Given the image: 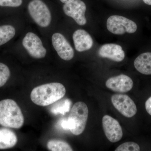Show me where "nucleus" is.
Instances as JSON below:
<instances>
[{"label":"nucleus","instance_id":"f257e3e1","mask_svg":"<svg viewBox=\"0 0 151 151\" xmlns=\"http://www.w3.org/2000/svg\"><path fill=\"white\" fill-rule=\"evenodd\" d=\"M65 93L66 89L62 84L53 82L34 88L31 93L30 98L36 105L47 106L62 99Z\"/></svg>","mask_w":151,"mask_h":151},{"label":"nucleus","instance_id":"f03ea898","mask_svg":"<svg viewBox=\"0 0 151 151\" xmlns=\"http://www.w3.org/2000/svg\"><path fill=\"white\" fill-rule=\"evenodd\" d=\"M24 123L23 115L15 101L11 99L0 101V125L18 129L22 127Z\"/></svg>","mask_w":151,"mask_h":151},{"label":"nucleus","instance_id":"7ed1b4c3","mask_svg":"<svg viewBox=\"0 0 151 151\" xmlns=\"http://www.w3.org/2000/svg\"><path fill=\"white\" fill-rule=\"evenodd\" d=\"M88 107L85 103L78 102L73 105L67 119L68 130L75 135L81 134L86 127L88 119Z\"/></svg>","mask_w":151,"mask_h":151},{"label":"nucleus","instance_id":"20e7f679","mask_svg":"<svg viewBox=\"0 0 151 151\" xmlns=\"http://www.w3.org/2000/svg\"><path fill=\"white\" fill-rule=\"evenodd\" d=\"M30 16L36 23L42 27L49 26L51 22V14L47 6L41 0H32L28 6Z\"/></svg>","mask_w":151,"mask_h":151},{"label":"nucleus","instance_id":"39448f33","mask_svg":"<svg viewBox=\"0 0 151 151\" xmlns=\"http://www.w3.org/2000/svg\"><path fill=\"white\" fill-rule=\"evenodd\" d=\"M107 27L113 34L122 35L125 33H134L137 29L133 21L125 17L118 15L110 17L107 20Z\"/></svg>","mask_w":151,"mask_h":151},{"label":"nucleus","instance_id":"423d86ee","mask_svg":"<svg viewBox=\"0 0 151 151\" xmlns=\"http://www.w3.org/2000/svg\"><path fill=\"white\" fill-rule=\"evenodd\" d=\"M23 46L31 56L36 59L44 58L47 50L43 46L40 38L32 32L26 34L22 40Z\"/></svg>","mask_w":151,"mask_h":151},{"label":"nucleus","instance_id":"0eeeda50","mask_svg":"<svg viewBox=\"0 0 151 151\" xmlns=\"http://www.w3.org/2000/svg\"><path fill=\"white\" fill-rule=\"evenodd\" d=\"M111 100L114 107L125 117L132 118L137 113V106L134 101L128 95L114 94L111 97Z\"/></svg>","mask_w":151,"mask_h":151},{"label":"nucleus","instance_id":"6e6552de","mask_svg":"<svg viewBox=\"0 0 151 151\" xmlns=\"http://www.w3.org/2000/svg\"><path fill=\"white\" fill-rule=\"evenodd\" d=\"M86 4L81 0H75L71 2L65 4L63 6L64 13L72 18L79 25H84L86 23L85 16Z\"/></svg>","mask_w":151,"mask_h":151},{"label":"nucleus","instance_id":"1a4fd4ad","mask_svg":"<svg viewBox=\"0 0 151 151\" xmlns=\"http://www.w3.org/2000/svg\"><path fill=\"white\" fill-rule=\"evenodd\" d=\"M102 124L105 136L110 142L116 143L122 139L123 136L122 128L116 119L105 115L102 119Z\"/></svg>","mask_w":151,"mask_h":151},{"label":"nucleus","instance_id":"9d476101","mask_svg":"<svg viewBox=\"0 0 151 151\" xmlns=\"http://www.w3.org/2000/svg\"><path fill=\"white\" fill-rule=\"evenodd\" d=\"M52 45L60 57L63 60H71L74 56L73 48L64 36L55 33L52 37Z\"/></svg>","mask_w":151,"mask_h":151},{"label":"nucleus","instance_id":"9b49d317","mask_svg":"<svg viewBox=\"0 0 151 151\" xmlns=\"http://www.w3.org/2000/svg\"><path fill=\"white\" fill-rule=\"evenodd\" d=\"M105 85L107 88L114 92L125 93L132 89L134 82L128 76L121 74L109 78Z\"/></svg>","mask_w":151,"mask_h":151},{"label":"nucleus","instance_id":"f8f14e48","mask_svg":"<svg viewBox=\"0 0 151 151\" xmlns=\"http://www.w3.org/2000/svg\"><path fill=\"white\" fill-rule=\"evenodd\" d=\"M98 55L113 61L119 62L125 58V52L122 47L116 44H106L102 45L98 50Z\"/></svg>","mask_w":151,"mask_h":151},{"label":"nucleus","instance_id":"ddd939ff","mask_svg":"<svg viewBox=\"0 0 151 151\" xmlns=\"http://www.w3.org/2000/svg\"><path fill=\"white\" fill-rule=\"evenodd\" d=\"M76 50L79 52L89 50L92 48L93 40L90 35L84 29L76 31L73 35Z\"/></svg>","mask_w":151,"mask_h":151},{"label":"nucleus","instance_id":"4468645a","mask_svg":"<svg viewBox=\"0 0 151 151\" xmlns=\"http://www.w3.org/2000/svg\"><path fill=\"white\" fill-rule=\"evenodd\" d=\"M15 133L7 128L0 129V150L11 148L17 142Z\"/></svg>","mask_w":151,"mask_h":151},{"label":"nucleus","instance_id":"2eb2a0df","mask_svg":"<svg viewBox=\"0 0 151 151\" xmlns=\"http://www.w3.org/2000/svg\"><path fill=\"white\" fill-rule=\"evenodd\" d=\"M134 65L140 73L151 75V52H145L140 55L135 60Z\"/></svg>","mask_w":151,"mask_h":151},{"label":"nucleus","instance_id":"dca6fc26","mask_svg":"<svg viewBox=\"0 0 151 151\" xmlns=\"http://www.w3.org/2000/svg\"><path fill=\"white\" fill-rule=\"evenodd\" d=\"M16 34L15 28L10 25L0 26V46L9 41Z\"/></svg>","mask_w":151,"mask_h":151},{"label":"nucleus","instance_id":"f3484780","mask_svg":"<svg viewBox=\"0 0 151 151\" xmlns=\"http://www.w3.org/2000/svg\"><path fill=\"white\" fill-rule=\"evenodd\" d=\"M47 148L52 151H72L73 149L68 143L60 140L53 139L47 143Z\"/></svg>","mask_w":151,"mask_h":151},{"label":"nucleus","instance_id":"a211bd4d","mask_svg":"<svg viewBox=\"0 0 151 151\" xmlns=\"http://www.w3.org/2000/svg\"><path fill=\"white\" fill-rule=\"evenodd\" d=\"M58 101L52 107L50 111L52 113L55 115L58 114L64 115L70 110L71 101L68 99Z\"/></svg>","mask_w":151,"mask_h":151},{"label":"nucleus","instance_id":"6ab92c4d","mask_svg":"<svg viewBox=\"0 0 151 151\" xmlns=\"http://www.w3.org/2000/svg\"><path fill=\"white\" fill-rule=\"evenodd\" d=\"M9 68L4 63H0V87L5 85L10 76Z\"/></svg>","mask_w":151,"mask_h":151},{"label":"nucleus","instance_id":"aec40b11","mask_svg":"<svg viewBox=\"0 0 151 151\" xmlns=\"http://www.w3.org/2000/svg\"><path fill=\"white\" fill-rule=\"evenodd\" d=\"M140 150L139 146L134 142H127L120 145L115 151H139Z\"/></svg>","mask_w":151,"mask_h":151},{"label":"nucleus","instance_id":"412c9836","mask_svg":"<svg viewBox=\"0 0 151 151\" xmlns=\"http://www.w3.org/2000/svg\"><path fill=\"white\" fill-rule=\"evenodd\" d=\"M22 0H0V6L17 7L21 5Z\"/></svg>","mask_w":151,"mask_h":151},{"label":"nucleus","instance_id":"4be33fe9","mask_svg":"<svg viewBox=\"0 0 151 151\" xmlns=\"http://www.w3.org/2000/svg\"><path fill=\"white\" fill-rule=\"evenodd\" d=\"M59 126L63 130H68V124L67 119H62L60 120Z\"/></svg>","mask_w":151,"mask_h":151},{"label":"nucleus","instance_id":"5701e85b","mask_svg":"<svg viewBox=\"0 0 151 151\" xmlns=\"http://www.w3.org/2000/svg\"><path fill=\"white\" fill-rule=\"evenodd\" d=\"M145 108L147 112L151 116V97L146 101Z\"/></svg>","mask_w":151,"mask_h":151},{"label":"nucleus","instance_id":"b1692460","mask_svg":"<svg viewBox=\"0 0 151 151\" xmlns=\"http://www.w3.org/2000/svg\"><path fill=\"white\" fill-rule=\"evenodd\" d=\"M75 0H60L61 2L64 4H68V3L71 2Z\"/></svg>","mask_w":151,"mask_h":151},{"label":"nucleus","instance_id":"393cba45","mask_svg":"<svg viewBox=\"0 0 151 151\" xmlns=\"http://www.w3.org/2000/svg\"><path fill=\"white\" fill-rule=\"evenodd\" d=\"M144 3H145L148 5L151 6V0H143Z\"/></svg>","mask_w":151,"mask_h":151}]
</instances>
